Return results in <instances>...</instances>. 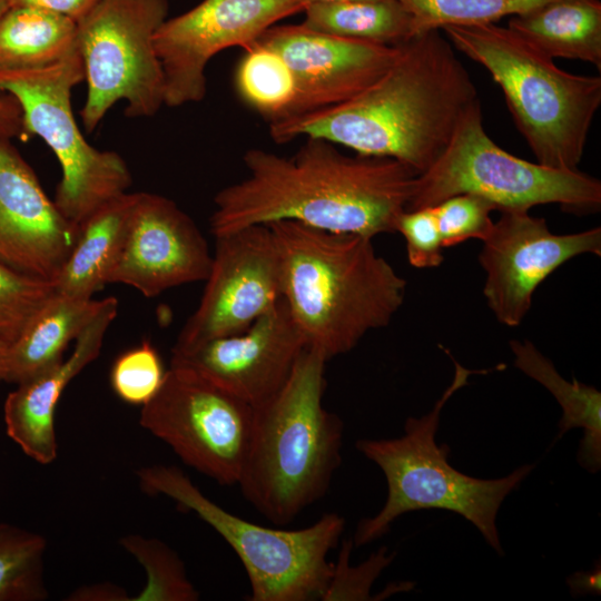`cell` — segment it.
Instances as JSON below:
<instances>
[{
  "label": "cell",
  "mask_w": 601,
  "mask_h": 601,
  "mask_svg": "<svg viewBox=\"0 0 601 601\" xmlns=\"http://www.w3.org/2000/svg\"><path fill=\"white\" fill-rule=\"evenodd\" d=\"M0 137L6 139L29 137L23 126L22 110L17 99L0 91Z\"/></svg>",
  "instance_id": "cell-36"
},
{
  "label": "cell",
  "mask_w": 601,
  "mask_h": 601,
  "mask_svg": "<svg viewBox=\"0 0 601 601\" xmlns=\"http://www.w3.org/2000/svg\"><path fill=\"white\" fill-rule=\"evenodd\" d=\"M257 42L287 63L297 87V114L342 104L371 86L395 61L398 46H387L275 24ZM295 116V115H294Z\"/></svg>",
  "instance_id": "cell-17"
},
{
  "label": "cell",
  "mask_w": 601,
  "mask_h": 601,
  "mask_svg": "<svg viewBox=\"0 0 601 601\" xmlns=\"http://www.w3.org/2000/svg\"><path fill=\"white\" fill-rule=\"evenodd\" d=\"M141 487L161 494L197 514L235 551L250 583V601L322 600L334 563L327 555L344 531L345 520L325 513L297 530L270 528L235 515L205 496L176 466L154 465L138 472Z\"/></svg>",
  "instance_id": "cell-7"
},
{
  "label": "cell",
  "mask_w": 601,
  "mask_h": 601,
  "mask_svg": "<svg viewBox=\"0 0 601 601\" xmlns=\"http://www.w3.org/2000/svg\"><path fill=\"white\" fill-rule=\"evenodd\" d=\"M235 87L242 100L269 124L297 114V87L292 70L273 49L255 41L239 60Z\"/></svg>",
  "instance_id": "cell-26"
},
{
  "label": "cell",
  "mask_w": 601,
  "mask_h": 601,
  "mask_svg": "<svg viewBox=\"0 0 601 601\" xmlns=\"http://www.w3.org/2000/svg\"><path fill=\"white\" fill-rule=\"evenodd\" d=\"M55 294L52 282L21 274L0 262V339L12 344Z\"/></svg>",
  "instance_id": "cell-30"
},
{
  "label": "cell",
  "mask_w": 601,
  "mask_h": 601,
  "mask_svg": "<svg viewBox=\"0 0 601 601\" xmlns=\"http://www.w3.org/2000/svg\"><path fill=\"white\" fill-rule=\"evenodd\" d=\"M303 26L324 33L398 46L414 36L411 13L398 0L311 3Z\"/></svg>",
  "instance_id": "cell-25"
},
{
  "label": "cell",
  "mask_w": 601,
  "mask_h": 601,
  "mask_svg": "<svg viewBox=\"0 0 601 601\" xmlns=\"http://www.w3.org/2000/svg\"><path fill=\"white\" fill-rule=\"evenodd\" d=\"M508 28L552 59L581 60L601 70L600 0H554L511 17Z\"/></svg>",
  "instance_id": "cell-22"
},
{
  "label": "cell",
  "mask_w": 601,
  "mask_h": 601,
  "mask_svg": "<svg viewBox=\"0 0 601 601\" xmlns=\"http://www.w3.org/2000/svg\"><path fill=\"white\" fill-rule=\"evenodd\" d=\"M45 193L33 169L0 137V262L55 282L78 235Z\"/></svg>",
  "instance_id": "cell-18"
},
{
  "label": "cell",
  "mask_w": 601,
  "mask_h": 601,
  "mask_svg": "<svg viewBox=\"0 0 601 601\" xmlns=\"http://www.w3.org/2000/svg\"><path fill=\"white\" fill-rule=\"evenodd\" d=\"M405 239L408 263L415 268H433L442 264L444 257L442 236L433 207L404 210L395 224Z\"/></svg>",
  "instance_id": "cell-34"
},
{
  "label": "cell",
  "mask_w": 601,
  "mask_h": 601,
  "mask_svg": "<svg viewBox=\"0 0 601 601\" xmlns=\"http://www.w3.org/2000/svg\"><path fill=\"white\" fill-rule=\"evenodd\" d=\"M411 13L413 33L495 23L538 9L554 0H398Z\"/></svg>",
  "instance_id": "cell-28"
},
{
  "label": "cell",
  "mask_w": 601,
  "mask_h": 601,
  "mask_svg": "<svg viewBox=\"0 0 601 601\" xmlns=\"http://www.w3.org/2000/svg\"><path fill=\"white\" fill-rule=\"evenodd\" d=\"M102 299H80L56 294L9 345L4 382L22 383L63 358L72 339L92 321Z\"/></svg>",
  "instance_id": "cell-21"
},
{
  "label": "cell",
  "mask_w": 601,
  "mask_h": 601,
  "mask_svg": "<svg viewBox=\"0 0 601 601\" xmlns=\"http://www.w3.org/2000/svg\"><path fill=\"white\" fill-rule=\"evenodd\" d=\"M353 541H344L337 563H334L333 575L322 598L332 600H374L370 590L381 572L392 562L394 554L381 548L365 562L357 566L349 565Z\"/></svg>",
  "instance_id": "cell-33"
},
{
  "label": "cell",
  "mask_w": 601,
  "mask_h": 601,
  "mask_svg": "<svg viewBox=\"0 0 601 601\" xmlns=\"http://www.w3.org/2000/svg\"><path fill=\"white\" fill-rule=\"evenodd\" d=\"M482 243L479 260L486 273L487 305L500 323L516 327L538 286L556 268L581 254L601 255V229L556 235L544 218L503 210Z\"/></svg>",
  "instance_id": "cell-14"
},
{
  "label": "cell",
  "mask_w": 601,
  "mask_h": 601,
  "mask_svg": "<svg viewBox=\"0 0 601 601\" xmlns=\"http://www.w3.org/2000/svg\"><path fill=\"white\" fill-rule=\"evenodd\" d=\"M267 226L279 252L283 299L308 347L331 359L391 323L406 280L376 253L372 238L290 220Z\"/></svg>",
  "instance_id": "cell-3"
},
{
  "label": "cell",
  "mask_w": 601,
  "mask_h": 601,
  "mask_svg": "<svg viewBox=\"0 0 601 601\" xmlns=\"http://www.w3.org/2000/svg\"><path fill=\"white\" fill-rule=\"evenodd\" d=\"M455 50L483 66L536 162L577 170L601 106V77L574 75L496 23L442 29Z\"/></svg>",
  "instance_id": "cell-6"
},
{
  "label": "cell",
  "mask_w": 601,
  "mask_h": 601,
  "mask_svg": "<svg viewBox=\"0 0 601 601\" xmlns=\"http://www.w3.org/2000/svg\"><path fill=\"white\" fill-rule=\"evenodd\" d=\"M308 3H334V2H343V1H351V0H307Z\"/></svg>",
  "instance_id": "cell-39"
},
{
  "label": "cell",
  "mask_w": 601,
  "mask_h": 601,
  "mask_svg": "<svg viewBox=\"0 0 601 601\" xmlns=\"http://www.w3.org/2000/svg\"><path fill=\"white\" fill-rule=\"evenodd\" d=\"M203 296L171 351H184L247 329L283 298L282 266L269 226L215 236Z\"/></svg>",
  "instance_id": "cell-12"
},
{
  "label": "cell",
  "mask_w": 601,
  "mask_h": 601,
  "mask_svg": "<svg viewBox=\"0 0 601 601\" xmlns=\"http://www.w3.org/2000/svg\"><path fill=\"white\" fill-rule=\"evenodd\" d=\"M77 22L56 12L12 6L0 17V70L52 65L76 48Z\"/></svg>",
  "instance_id": "cell-24"
},
{
  "label": "cell",
  "mask_w": 601,
  "mask_h": 601,
  "mask_svg": "<svg viewBox=\"0 0 601 601\" xmlns=\"http://www.w3.org/2000/svg\"><path fill=\"white\" fill-rule=\"evenodd\" d=\"M306 347L282 298L242 333L171 351L170 366L190 370L256 406L284 385Z\"/></svg>",
  "instance_id": "cell-15"
},
{
  "label": "cell",
  "mask_w": 601,
  "mask_h": 601,
  "mask_svg": "<svg viewBox=\"0 0 601 601\" xmlns=\"http://www.w3.org/2000/svg\"><path fill=\"white\" fill-rule=\"evenodd\" d=\"M167 371L149 341L120 354L110 370L116 395L132 405L147 404L159 391Z\"/></svg>",
  "instance_id": "cell-31"
},
{
  "label": "cell",
  "mask_w": 601,
  "mask_h": 601,
  "mask_svg": "<svg viewBox=\"0 0 601 601\" xmlns=\"http://www.w3.org/2000/svg\"><path fill=\"white\" fill-rule=\"evenodd\" d=\"M307 0H203L166 19L155 35L165 81V106L199 102L206 68L220 51L253 45L278 21L303 12Z\"/></svg>",
  "instance_id": "cell-13"
},
{
  "label": "cell",
  "mask_w": 601,
  "mask_h": 601,
  "mask_svg": "<svg viewBox=\"0 0 601 601\" xmlns=\"http://www.w3.org/2000/svg\"><path fill=\"white\" fill-rule=\"evenodd\" d=\"M9 8V1L8 0H0V17L2 13Z\"/></svg>",
  "instance_id": "cell-40"
},
{
  "label": "cell",
  "mask_w": 601,
  "mask_h": 601,
  "mask_svg": "<svg viewBox=\"0 0 601 601\" xmlns=\"http://www.w3.org/2000/svg\"><path fill=\"white\" fill-rule=\"evenodd\" d=\"M450 356L447 349H444ZM454 376L451 384L423 416L407 417L404 434L393 439H361L356 449L383 472L387 496L373 516L362 519L353 545H366L385 535L403 514L418 510H446L472 523L499 554L503 549L496 528L497 512L505 497L525 480L534 464H523L500 479H477L454 469L447 444L439 445L436 433L447 401L467 384L472 374L487 373L465 368L451 356Z\"/></svg>",
  "instance_id": "cell-5"
},
{
  "label": "cell",
  "mask_w": 601,
  "mask_h": 601,
  "mask_svg": "<svg viewBox=\"0 0 601 601\" xmlns=\"http://www.w3.org/2000/svg\"><path fill=\"white\" fill-rule=\"evenodd\" d=\"M136 193H126L79 225L72 250L53 282L56 292L90 299L107 284L125 245Z\"/></svg>",
  "instance_id": "cell-20"
},
{
  "label": "cell",
  "mask_w": 601,
  "mask_h": 601,
  "mask_svg": "<svg viewBox=\"0 0 601 601\" xmlns=\"http://www.w3.org/2000/svg\"><path fill=\"white\" fill-rule=\"evenodd\" d=\"M459 194L479 195L500 211L556 204L582 215L601 206L595 177L531 162L497 146L485 131L480 99L464 112L437 160L417 176L406 210L432 207Z\"/></svg>",
  "instance_id": "cell-8"
},
{
  "label": "cell",
  "mask_w": 601,
  "mask_h": 601,
  "mask_svg": "<svg viewBox=\"0 0 601 601\" xmlns=\"http://www.w3.org/2000/svg\"><path fill=\"white\" fill-rule=\"evenodd\" d=\"M572 597L587 594H601V568L600 562L590 571H578L566 579Z\"/></svg>",
  "instance_id": "cell-37"
},
{
  "label": "cell",
  "mask_w": 601,
  "mask_h": 601,
  "mask_svg": "<svg viewBox=\"0 0 601 601\" xmlns=\"http://www.w3.org/2000/svg\"><path fill=\"white\" fill-rule=\"evenodd\" d=\"M327 361L307 346L284 385L253 406L237 484L246 501L277 525L324 497L342 461L344 423L323 405Z\"/></svg>",
  "instance_id": "cell-4"
},
{
  "label": "cell",
  "mask_w": 601,
  "mask_h": 601,
  "mask_svg": "<svg viewBox=\"0 0 601 601\" xmlns=\"http://www.w3.org/2000/svg\"><path fill=\"white\" fill-rule=\"evenodd\" d=\"M168 8V0H99L77 22L76 46L87 82L80 116L88 132L119 100L132 118L154 116L165 105L155 35Z\"/></svg>",
  "instance_id": "cell-10"
},
{
  "label": "cell",
  "mask_w": 601,
  "mask_h": 601,
  "mask_svg": "<svg viewBox=\"0 0 601 601\" xmlns=\"http://www.w3.org/2000/svg\"><path fill=\"white\" fill-rule=\"evenodd\" d=\"M85 80L76 48L63 59L40 68L0 70V91L19 102L29 136H39L60 167L55 204L75 226L109 201L128 193L132 178L124 158L91 146L78 127L71 90Z\"/></svg>",
  "instance_id": "cell-9"
},
{
  "label": "cell",
  "mask_w": 601,
  "mask_h": 601,
  "mask_svg": "<svg viewBox=\"0 0 601 601\" xmlns=\"http://www.w3.org/2000/svg\"><path fill=\"white\" fill-rule=\"evenodd\" d=\"M213 254L195 221L161 195L136 193L121 254L107 284L138 289L146 297L204 282Z\"/></svg>",
  "instance_id": "cell-16"
},
{
  "label": "cell",
  "mask_w": 601,
  "mask_h": 601,
  "mask_svg": "<svg viewBox=\"0 0 601 601\" xmlns=\"http://www.w3.org/2000/svg\"><path fill=\"white\" fill-rule=\"evenodd\" d=\"M12 6H33L58 14L68 17L78 22L99 0H8Z\"/></svg>",
  "instance_id": "cell-35"
},
{
  "label": "cell",
  "mask_w": 601,
  "mask_h": 601,
  "mask_svg": "<svg viewBox=\"0 0 601 601\" xmlns=\"http://www.w3.org/2000/svg\"><path fill=\"white\" fill-rule=\"evenodd\" d=\"M122 545L132 553L147 572V584L134 600L195 601L199 594L186 575L178 555L165 543L130 535Z\"/></svg>",
  "instance_id": "cell-29"
},
{
  "label": "cell",
  "mask_w": 601,
  "mask_h": 601,
  "mask_svg": "<svg viewBox=\"0 0 601 601\" xmlns=\"http://www.w3.org/2000/svg\"><path fill=\"white\" fill-rule=\"evenodd\" d=\"M117 313V298H104L97 315L76 338L72 353L17 384V388L7 396L3 408L7 433L38 463L49 464L56 459L55 412L58 402L70 381L98 357L106 332Z\"/></svg>",
  "instance_id": "cell-19"
},
{
  "label": "cell",
  "mask_w": 601,
  "mask_h": 601,
  "mask_svg": "<svg viewBox=\"0 0 601 601\" xmlns=\"http://www.w3.org/2000/svg\"><path fill=\"white\" fill-rule=\"evenodd\" d=\"M243 161L247 176L214 198V236L290 220L373 239L395 231L420 175L392 158L347 156L318 138H306L290 157L253 148Z\"/></svg>",
  "instance_id": "cell-1"
},
{
  "label": "cell",
  "mask_w": 601,
  "mask_h": 601,
  "mask_svg": "<svg viewBox=\"0 0 601 601\" xmlns=\"http://www.w3.org/2000/svg\"><path fill=\"white\" fill-rule=\"evenodd\" d=\"M254 408L195 372L170 366L140 424L188 466L223 485L237 484L246 461Z\"/></svg>",
  "instance_id": "cell-11"
},
{
  "label": "cell",
  "mask_w": 601,
  "mask_h": 601,
  "mask_svg": "<svg viewBox=\"0 0 601 601\" xmlns=\"http://www.w3.org/2000/svg\"><path fill=\"white\" fill-rule=\"evenodd\" d=\"M8 349H9V344L0 339V380L1 381L3 380L4 373H6Z\"/></svg>",
  "instance_id": "cell-38"
},
{
  "label": "cell",
  "mask_w": 601,
  "mask_h": 601,
  "mask_svg": "<svg viewBox=\"0 0 601 601\" xmlns=\"http://www.w3.org/2000/svg\"><path fill=\"white\" fill-rule=\"evenodd\" d=\"M476 100V87L452 43L441 30H428L401 43L392 66L355 97L272 122L269 134L279 144L323 139L423 174Z\"/></svg>",
  "instance_id": "cell-2"
},
{
  "label": "cell",
  "mask_w": 601,
  "mask_h": 601,
  "mask_svg": "<svg viewBox=\"0 0 601 601\" xmlns=\"http://www.w3.org/2000/svg\"><path fill=\"white\" fill-rule=\"evenodd\" d=\"M514 366L544 386L562 408L558 424V437L573 428H582L579 442L578 463L588 472L597 473L601 467V393L595 387L573 377L566 381L554 364L530 341H510Z\"/></svg>",
  "instance_id": "cell-23"
},
{
  "label": "cell",
  "mask_w": 601,
  "mask_h": 601,
  "mask_svg": "<svg viewBox=\"0 0 601 601\" xmlns=\"http://www.w3.org/2000/svg\"><path fill=\"white\" fill-rule=\"evenodd\" d=\"M432 207L444 248L472 238L484 240L494 224L491 213L496 210L491 201L474 194H459Z\"/></svg>",
  "instance_id": "cell-32"
},
{
  "label": "cell",
  "mask_w": 601,
  "mask_h": 601,
  "mask_svg": "<svg viewBox=\"0 0 601 601\" xmlns=\"http://www.w3.org/2000/svg\"><path fill=\"white\" fill-rule=\"evenodd\" d=\"M45 550L41 535L0 523V601L46 599Z\"/></svg>",
  "instance_id": "cell-27"
}]
</instances>
